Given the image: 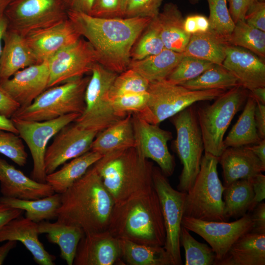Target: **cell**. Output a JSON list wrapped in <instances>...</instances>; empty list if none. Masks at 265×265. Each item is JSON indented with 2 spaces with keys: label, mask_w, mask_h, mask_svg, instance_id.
I'll list each match as a JSON object with an SVG mask.
<instances>
[{
  "label": "cell",
  "mask_w": 265,
  "mask_h": 265,
  "mask_svg": "<svg viewBox=\"0 0 265 265\" xmlns=\"http://www.w3.org/2000/svg\"><path fill=\"white\" fill-rule=\"evenodd\" d=\"M68 17L93 47L98 62L117 74L128 69L132 48L151 21L143 17L98 18L70 10Z\"/></svg>",
  "instance_id": "cell-1"
},
{
  "label": "cell",
  "mask_w": 265,
  "mask_h": 265,
  "mask_svg": "<svg viewBox=\"0 0 265 265\" xmlns=\"http://www.w3.org/2000/svg\"><path fill=\"white\" fill-rule=\"evenodd\" d=\"M60 196L58 221L84 233L107 229L115 203L93 165Z\"/></svg>",
  "instance_id": "cell-2"
},
{
  "label": "cell",
  "mask_w": 265,
  "mask_h": 265,
  "mask_svg": "<svg viewBox=\"0 0 265 265\" xmlns=\"http://www.w3.org/2000/svg\"><path fill=\"white\" fill-rule=\"evenodd\" d=\"M107 230L119 239L163 247L165 229L154 187L147 193L115 205Z\"/></svg>",
  "instance_id": "cell-3"
},
{
  "label": "cell",
  "mask_w": 265,
  "mask_h": 265,
  "mask_svg": "<svg viewBox=\"0 0 265 265\" xmlns=\"http://www.w3.org/2000/svg\"><path fill=\"white\" fill-rule=\"evenodd\" d=\"M93 166L115 205L154 188L153 164L136 147L105 154Z\"/></svg>",
  "instance_id": "cell-4"
},
{
  "label": "cell",
  "mask_w": 265,
  "mask_h": 265,
  "mask_svg": "<svg viewBox=\"0 0 265 265\" xmlns=\"http://www.w3.org/2000/svg\"><path fill=\"white\" fill-rule=\"evenodd\" d=\"M218 157L208 153L202 156L199 172L186 192L184 216L204 221H228L224 212L225 186L218 177Z\"/></svg>",
  "instance_id": "cell-5"
},
{
  "label": "cell",
  "mask_w": 265,
  "mask_h": 265,
  "mask_svg": "<svg viewBox=\"0 0 265 265\" xmlns=\"http://www.w3.org/2000/svg\"><path fill=\"white\" fill-rule=\"evenodd\" d=\"M90 76L77 78L46 89L29 106L20 107L11 117L43 121L84 110V94Z\"/></svg>",
  "instance_id": "cell-6"
},
{
  "label": "cell",
  "mask_w": 265,
  "mask_h": 265,
  "mask_svg": "<svg viewBox=\"0 0 265 265\" xmlns=\"http://www.w3.org/2000/svg\"><path fill=\"white\" fill-rule=\"evenodd\" d=\"M249 90L238 85L224 92L211 105L198 108L197 117L205 153L219 157L225 149L224 136L233 118L247 100Z\"/></svg>",
  "instance_id": "cell-7"
},
{
  "label": "cell",
  "mask_w": 265,
  "mask_h": 265,
  "mask_svg": "<svg viewBox=\"0 0 265 265\" xmlns=\"http://www.w3.org/2000/svg\"><path fill=\"white\" fill-rule=\"evenodd\" d=\"M226 90H192L166 80L150 82L148 100L138 116L147 122L159 125L199 101L215 99Z\"/></svg>",
  "instance_id": "cell-8"
},
{
  "label": "cell",
  "mask_w": 265,
  "mask_h": 265,
  "mask_svg": "<svg viewBox=\"0 0 265 265\" xmlns=\"http://www.w3.org/2000/svg\"><path fill=\"white\" fill-rule=\"evenodd\" d=\"M91 73L84 94V110L74 122L82 128L99 132L122 119L115 114L109 97L110 88L118 74L98 62L93 65Z\"/></svg>",
  "instance_id": "cell-9"
},
{
  "label": "cell",
  "mask_w": 265,
  "mask_h": 265,
  "mask_svg": "<svg viewBox=\"0 0 265 265\" xmlns=\"http://www.w3.org/2000/svg\"><path fill=\"white\" fill-rule=\"evenodd\" d=\"M176 131L175 149L183 165L178 190L187 191L199 172L204 151L196 112L190 106L171 117Z\"/></svg>",
  "instance_id": "cell-10"
},
{
  "label": "cell",
  "mask_w": 265,
  "mask_h": 265,
  "mask_svg": "<svg viewBox=\"0 0 265 265\" xmlns=\"http://www.w3.org/2000/svg\"><path fill=\"white\" fill-rule=\"evenodd\" d=\"M4 16L8 22L7 28L24 36L31 31L68 18L63 0H11Z\"/></svg>",
  "instance_id": "cell-11"
},
{
  "label": "cell",
  "mask_w": 265,
  "mask_h": 265,
  "mask_svg": "<svg viewBox=\"0 0 265 265\" xmlns=\"http://www.w3.org/2000/svg\"><path fill=\"white\" fill-rule=\"evenodd\" d=\"M153 183L159 199L165 229L163 247L171 265H181L180 237L186 192L173 188L159 167L154 166Z\"/></svg>",
  "instance_id": "cell-12"
},
{
  "label": "cell",
  "mask_w": 265,
  "mask_h": 265,
  "mask_svg": "<svg viewBox=\"0 0 265 265\" xmlns=\"http://www.w3.org/2000/svg\"><path fill=\"white\" fill-rule=\"evenodd\" d=\"M81 114L72 113L43 121L22 120L11 117L20 137L28 146L33 160L31 178L46 183L44 158L49 140L63 127L74 122Z\"/></svg>",
  "instance_id": "cell-13"
},
{
  "label": "cell",
  "mask_w": 265,
  "mask_h": 265,
  "mask_svg": "<svg viewBox=\"0 0 265 265\" xmlns=\"http://www.w3.org/2000/svg\"><path fill=\"white\" fill-rule=\"evenodd\" d=\"M182 226L199 235L209 244L216 256L215 265L240 237L251 231L253 223L248 212L231 222L204 221L184 216Z\"/></svg>",
  "instance_id": "cell-14"
},
{
  "label": "cell",
  "mask_w": 265,
  "mask_h": 265,
  "mask_svg": "<svg viewBox=\"0 0 265 265\" xmlns=\"http://www.w3.org/2000/svg\"><path fill=\"white\" fill-rule=\"evenodd\" d=\"M48 60V88L91 73L98 59L91 44L81 36L75 43L60 50Z\"/></svg>",
  "instance_id": "cell-15"
},
{
  "label": "cell",
  "mask_w": 265,
  "mask_h": 265,
  "mask_svg": "<svg viewBox=\"0 0 265 265\" xmlns=\"http://www.w3.org/2000/svg\"><path fill=\"white\" fill-rule=\"evenodd\" d=\"M63 127L47 148L44 158L46 174L56 170L66 161L90 150L97 131L82 128L75 123Z\"/></svg>",
  "instance_id": "cell-16"
},
{
  "label": "cell",
  "mask_w": 265,
  "mask_h": 265,
  "mask_svg": "<svg viewBox=\"0 0 265 265\" xmlns=\"http://www.w3.org/2000/svg\"><path fill=\"white\" fill-rule=\"evenodd\" d=\"M132 114L135 147L144 157L156 162L166 177L171 176L175 166L167 146L172 138L171 132L147 122L135 113Z\"/></svg>",
  "instance_id": "cell-17"
},
{
  "label": "cell",
  "mask_w": 265,
  "mask_h": 265,
  "mask_svg": "<svg viewBox=\"0 0 265 265\" xmlns=\"http://www.w3.org/2000/svg\"><path fill=\"white\" fill-rule=\"evenodd\" d=\"M119 239L108 230L84 233L79 242L75 265H122Z\"/></svg>",
  "instance_id": "cell-18"
},
{
  "label": "cell",
  "mask_w": 265,
  "mask_h": 265,
  "mask_svg": "<svg viewBox=\"0 0 265 265\" xmlns=\"http://www.w3.org/2000/svg\"><path fill=\"white\" fill-rule=\"evenodd\" d=\"M49 76L47 60L17 71L0 82V86L23 107L30 105L48 88Z\"/></svg>",
  "instance_id": "cell-19"
},
{
  "label": "cell",
  "mask_w": 265,
  "mask_h": 265,
  "mask_svg": "<svg viewBox=\"0 0 265 265\" xmlns=\"http://www.w3.org/2000/svg\"><path fill=\"white\" fill-rule=\"evenodd\" d=\"M80 37L68 18L53 26L31 31L25 36L38 63L49 60Z\"/></svg>",
  "instance_id": "cell-20"
},
{
  "label": "cell",
  "mask_w": 265,
  "mask_h": 265,
  "mask_svg": "<svg viewBox=\"0 0 265 265\" xmlns=\"http://www.w3.org/2000/svg\"><path fill=\"white\" fill-rule=\"evenodd\" d=\"M222 65L248 90L265 87V60L251 51L229 45Z\"/></svg>",
  "instance_id": "cell-21"
},
{
  "label": "cell",
  "mask_w": 265,
  "mask_h": 265,
  "mask_svg": "<svg viewBox=\"0 0 265 265\" xmlns=\"http://www.w3.org/2000/svg\"><path fill=\"white\" fill-rule=\"evenodd\" d=\"M0 191L3 197L23 200L38 199L55 193L48 183L29 178L0 158Z\"/></svg>",
  "instance_id": "cell-22"
},
{
  "label": "cell",
  "mask_w": 265,
  "mask_h": 265,
  "mask_svg": "<svg viewBox=\"0 0 265 265\" xmlns=\"http://www.w3.org/2000/svg\"><path fill=\"white\" fill-rule=\"evenodd\" d=\"M38 223L20 216L9 221L0 229V242H21L39 265H54L55 257L44 248L38 238Z\"/></svg>",
  "instance_id": "cell-23"
},
{
  "label": "cell",
  "mask_w": 265,
  "mask_h": 265,
  "mask_svg": "<svg viewBox=\"0 0 265 265\" xmlns=\"http://www.w3.org/2000/svg\"><path fill=\"white\" fill-rule=\"evenodd\" d=\"M218 163L224 186L238 180L249 179L265 170V165L247 146L226 148L218 157Z\"/></svg>",
  "instance_id": "cell-24"
},
{
  "label": "cell",
  "mask_w": 265,
  "mask_h": 265,
  "mask_svg": "<svg viewBox=\"0 0 265 265\" xmlns=\"http://www.w3.org/2000/svg\"><path fill=\"white\" fill-rule=\"evenodd\" d=\"M38 63L25 36L7 28L3 37L0 82L9 79L20 70Z\"/></svg>",
  "instance_id": "cell-25"
},
{
  "label": "cell",
  "mask_w": 265,
  "mask_h": 265,
  "mask_svg": "<svg viewBox=\"0 0 265 265\" xmlns=\"http://www.w3.org/2000/svg\"><path fill=\"white\" fill-rule=\"evenodd\" d=\"M165 49L183 53L190 35L184 28V18L178 6L172 2L164 4L162 10L152 19Z\"/></svg>",
  "instance_id": "cell-26"
},
{
  "label": "cell",
  "mask_w": 265,
  "mask_h": 265,
  "mask_svg": "<svg viewBox=\"0 0 265 265\" xmlns=\"http://www.w3.org/2000/svg\"><path fill=\"white\" fill-rule=\"evenodd\" d=\"M265 234L248 232L240 237L215 265H265Z\"/></svg>",
  "instance_id": "cell-27"
},
{
  "label": "cell",
  "mask_w": 265,
  "mask_h": 265,
  "mask_svg": "<svg viewBox=\"0 0 265 265\" xmlns=\"http://www.w3.org/2000/svg\"><path fill=\"white\" fill-rule=\"evenodd\" d=\"M135 147L132 123V114L124 118L98 132L93 141L90 150L102 155Z\"/></svg>",
  "instance_id": "cell-28"
},
{
  "label": "cell",
  "mask_w": 265,
  "mask_h": 265,
  "mask_svg": "<svg viewBox=\"0 0 265 265\" xmlns=\"http://www.w3.org/2000/svg\"><path fill=\"white\" fill-rule=\"evenodd\" d=\"M40 234H46L48 241L57 244L60 256L68 265H73L79 242L84 234L81 228L57 220L54 222L42 221L38 223Z\"/></svg>",
  "instance_id": "cell-29"
},
{
  "label": "cell",
  "mask_w": 265,
  "mask_h": 265,
  "mask_svg": "<svg viewBox=\"0 0 265 265\" xmlns=\"http://www.w3.org/2000/svg\"><path fill=\"white\" fill-rule=\"evenodd\" d=\"M103 156L90 150L64 163L60 169L47 174L46 182L52 186L55 193L62 194Z\"/></svg>",
  "instance_id": "cell-30"
},
{
  "label": "cell",
  "mask_w": 265,
  "mask_h": 265,
  "mask_svg": "<svg viewBox=\"0 0 265 265\" xmlns=\"http://www.w3.org/2000/svg\"><path fill=\"white\" fill-rule=\"evenodd\" d=\"M184 56L164 49L159 53L138 60H131L128 68L139 74L149 82L166 80Z\"/></svg>",
  "instance_id": "cell-31"
},
{
  "label": "cell",
  "mask_w": 265,
  "mask_h": 265,
  "mask_svg": "<svg viewBox=\"0 0 265 265\" xmlns=\"http://www.w3.org/2000/svg\"><path fill=\"white\" fill-rule=\"evenodd\" d=\"M229 45L226 40L209 29L206 32L191 35L183 53L222 65Z\"/></svg>",
  "instance_id": "cell-32"
},
{
  "label": "cell",
  "mask_w": 265,
  "mask_h": 265,
  "mask_svg": "<svg viewBox=\"0 0 265 265\" xmlns=\"http://www.w3.org/2000/svg\"><path fill=\"white\" fill-rule=\"evenodd\" d=\"M256 104L249 91L243 111L223 140L225 149L254 145L263 139L259 135L254 118Z\"/></svg>",
  "instance_id": "cell-33"
},
{
  "label": "cell",
  "mask_w": 265,
  "mask_h": 265,
  "mask_svg": "<svg viewBox=\"0 0 265 265\" xmlns=\"http://www.w3.org/2000/svg\"><path fill=\"white\" fill-rule=\"evenodd\" d=\"M0 202L13 208L26 211V217L36 223L57 218V211L60 206V194L35 200H23L1 196Z\"/></svg>",
  "instance_id": "cell-34"
},
{
  "label": "cell",
  "mask_w": 265,
  "mask_h": 265,
  "mask_svg": "<svg viewBox=\"0 0 265 265\" xmlns=\"http://www.w3.org/2000/svg\"><path fill=\"white\" fill-rule=\"evenodd\" d=\"M254 197L249 179H240L225 186L222 198L225 217L238 219L247 213Z\"/></svg>",
  "instance_id": "cell-35"
},
{
  "label": "cell",
  "mask_w": 265,
  "mask_h": 265,
  "mask_svg": "<svg viewBox=\"0 0 265 265\" xmlns=\"http://www.w3.org/2000/svg\"><path fill=\"white\" fill-rule=\"evenodd\" d=\"M119 241L121 258L124 264L130 265H171L163 246H148L126 239H119Z\"/></svg>",
  "instance_id": "cell-36"
},
{
  "label": "cell",
  "mask_w": 265,
  "mask_h": 265,
  "mask_svg": "<svg viewBox=\"0 0 265 265\" xmlns=\"http://www.w3.org/2000/svg\"><path fill=\"white\" fill-rule=\"evenodd\" d=\"M181 85L192 90H226L239 85L237 79L222 65L214 64L196 78Z\"/></svg>",
  "instance_id": "cell-37"
},
{
  "label": "cell",
  "mask_w": 265,
  "mask_h": 265,
  "mask_svg": "<svg viewBox=\"0 0 265 265\" xmlns=\"http://www.w3.org/2000/svg\"><path fill=\"white\" fill-rule=\"evenodd\" d=\"M227 41L231 45L251 51L265 60V31L247 24L244 20L235 23Z\"/></svg>",
  "instance_id": "cell-38"
},
{
  "label": "cell",
  "mask_w": 265,
  "mask_h": 265,
  "mask_svg": "<svg viewBox=\"0 0 265 265\" xmlns=\"http://www.w3.org/2000/svg\"><path fill=\"white\" fill-rule=\"evenodd\" d=\"M180 244L185 251V265H214L216 261L212 249L196 240L189 231L182 226Z\"/></svg>",
  "instance_id": "cell-39"
},
{
  "label": "cell",
  "mask_w": 265,
  "mask_h": 265,
  "mask_svg": "<svg viewBox=\"0 0 265 265\" xmlns=\"http://www.w3.org/2000/svg\"><path fill=\"white\" fill-rule=\"evenodd\" d=\"M207 2L210 30L227 41L235 26L228 7L227 0H207Z\"/></svg>",
  "instance_id": "cell-40"
},
{
  "label": "cell",
  "mask_w": 265,
  "mask_h": 265,
  "mask_svg": "<svg viewBox=\"0 0 265 265\" xmlns=\"http://www.w3.org/2000/svg\"><path fill=\"white\" fill-rule=\"evenodd\" d=\"M165 49L158 28L151 21L133 45L131 58L138 60L158 54Z\"/></svg>",
  "instance_id": "cell-41"
},
{
  "label": "cell",
  "mask_w": 265,
  "mask_h": 265,
  "mask_svg": "<svg viewBox=\"0 0 265 265\" xmlns=\"http://www.w3.org/2000/svg\"><path fill=\"white\" fill-rule=\"evenodd\" d=\"M150 82L134 70L128 68L118 74L109 91L110 99L125 94L147 92Z\"/></svg>",
  "instance_id": "cell-42"
},
{
  "label": "cell",
  "mask_w": 265,
  "mask_h": 265,
  "mask_svg": "<svg viewBox=\"0 0 265 265\" xmlns=\"http://www.w3.org/2000/svg\"><path fill=\"white\" fill-rule=\"evenodd\" d=\"M213 65L208 61L184 55L166 80L172 83L181 85L196 78Z\"/></svg>",
  "instance_id": "cell-43"
},
{
  "label": "cell",
  "mask_w": 265,
  "mask_h": 265,
  "mask_svg": "<svg viewBox=\"0 0 265 265\" xmlns=\"http://www.w3.org/2000/svg\"><path fill=\"white\" fill-rule=\"evenodd\" d=\"M0 154L20 166L26 164L28 156L23 140L11 132L0 129Z\"/></svg>",
  "instance_id": "cell-44"
},
{
  "label": "cell",
  "mask_w": 265,
  "mask_h": 265,
  "mask_svg": "<svg viewBox=\"0 0 265 265\" xmlns=\"http://www.w3.org/2000/svg\"><path fill=\"white\" fill-rule=\"evenodd\" d=\"M148 92L132 93L112 99L111 102L116 115L123 118L129 114L138 113L145 107L148 100Z\"/></svg>",
  "instance_id": "cell-45"
},
{
  "label": "cell",
  "mask_w": 265,
  "mask_h": 265,
  "mask_svg": "<svg viewBox=\"0 0 265 265\" xmlns=\"http://www.w3.org/2000/svg\"><path fill=\"white\" fill-rule=\"evenodd\" d=\"M164 0H126L124 18L153 19L159 13Z\"/></svg>",
  "instance_id": "cell-46"
},
{
  "label": "cell",
  "mask_w": 265,
  "mask_h": 265,
  "mask_svg": "<svg viewBox=\"0 0 265 265\" xmlns=\"http://www.w3.org/2000/svg\"><path fill=\"white\" fill-rule=\"evenodd\" d=\"M126 0H94L89 15L98 18H124Z\"/></svg>",
  "instance_id": "cell-47"
},
{
  "label": "cell",
  "mask_w": 265,
  "mask_h": 265,
  "mask_svg": "<svg viewBox=\"0 0 265 265\" xmlns=\"http://www.w3.org/2000/svg\"><path fill=\"white\" fill-rule=\"evenodd\" d=\"M244 20L247 24L265 31V2L254 0L248 9Z\"/></svg>",
  "instance_id": "cell-48"
},
{
  "label": "cell",
  "mask_w": 265,
  "mask_h": 265,
  "mask_svg": "<svg viewBox=\"0 0 265 265\" xmlns=\"http://www.w3.org/2000/svg\"><path fill=\"white\" fill-rule=\"evenodd\" d=\"M184 28L189 35L206 32L210 29L208 18L201 14H192L184 18Z\"/></svg>",
  "instance_id": "cell-49"
},
{
  "label": "cell",
  "mask_w": 265,
  "mask_h": 265,
  "mask_svg": "<svg viewBox=\"0 0 265 265\" xmlns=\"http://www.w3.org/2000/svg\"><path fill=\"white\" fill-rule=\"evenodd\" d=\"M249 180L252 185L254 197L248 212H250L258 204L262 202L265 198V176L261 173Z\"/></svg>",
  "instance_id": "cell-50"
},
{
  "label": "cell",
  "mask_w": 265,
  "mask_h": 265,
  "mask_svg": "<svg viewBox=\"0 0 265 265\" xmlns=\"http://www.w3.org/2000/svg\"><path fill=\"white\" fill-rule=\"evenodd\" d=\"M253 223L250 232L258 234H265V203L258 204L249 212Z\"/></svg>",
  "instance_id": "cell-51"
},
{
  "label": "cell",
  "mask_w": 265,
  "mask_h": 265,
  "mask_svg": "<svg viewBox=\"0 0 265 265\" xmlns=\"http://www.w3.org/2000/svg\"><path fill=\"white\" fill-rule=\"evenodd\" d=\"M254 0H227L231 16L236 23L244 20L248 9Z\"/></svg>",
  "instance_id": "cell-52"
},
{
  "label": "cell",
  "mask_w": 265,
  "mask_h": 265,
  "mask_svg": "<svg viewBox=\"0 0 265 265\" xmlns=\"http://www.w3.org/2000/svg\"><path fill=\"white\" fill-rule=\"evenodd\" d=\"M20 107V105L0 86V114L10 119Z\"/></svg>",
  "instance_id": "cell-53"
},
{
  "label": "cell",
  "mask_w": 265,
  "mask_h": 265,
  "mask_svg": "<svg viewBox=\"0 0 265 265\" xmlns=\"http://www.w3.org/2000/svg\"><path fill=\"white\" fill-rule=\"evenodd\" d=\"M23 212L0 202V229L10 220L21 216Z\"/></svg>",
  "instance_id": "cell-54"
},
{
  "label": "cell",
  "mask_w": 265,
  "mask_h": 265,
  "mask_svg": "<svg viewBox=\"0 0 265 265\" xmlns=\"http://www.w3.org/2000/svg\"><path fill=\"white\" fill-rule=\"evenodd\" d=\"M68 10L90 14L94 0H63Z\"/></svg>",
  "instance_id": "cell-55"
},
{
  "label": "cell",
  "mask_w": 265,
  "mask_h": 265,
  "mask_svg": "<svg viewBox=\"0 0 265 265\" xmlns=\"http://www.w3.org/2000/svg\"><path fill=\"white\" fill-rule=\"evenodd\" d=\"M254 111V118L259 136L265 138V105L258 101Z\"/></svg>",
  "instance_id": "cell-56"
},
{
  "label": "cell",
  "mask_w": 265,
  "mask_h": 265,
  "mask_svg": "<svg viewBox=\"0 0 265 265\" xmlns=\"http://www.w3.org/2000/svg\"><path fill=\"white\" fill-rule=\"evenodd\" d=\"M247 147L265 165V139H261L259 143Z\"/></svg>",
  "instance_id": "cell-57"
},
{
  "label": "cell",
  "mask_w": 265,
  "mask_h": 265,
  "mask_svg": "<svg viewBox=\"0 0 265 265\" xmlns=\"http://www.w3.org/2000/svg\"><path fill=\"white\" fill-rule=\"evenodd\" d=\"M16 240H7L6 242L0 246V265L3 264L9 252L17 245Z\"/></svg>",
  "instance_id": "cell-58"
},
{
  "label": "cell",
  "mask_w": 265,
  "mask_h": 265,
  "mask_svg": "<svg viewBox=\"0 0 265 265\" xmlns=\"http://www.w3.org/2000/svg\"><path fill=\"white\" fill-rule=\"evenodd\" d=\"M0 129L8 131L18 134L17 129L11 119L7 118L0 114Z\"/></svg>",
  "instance_id": "cell-59"
},
{
  "label": "cell",
  "mask_w": 265,
  "mask_h": 265,
  "mask_svg": "<svg viewBox=\"0 0 265 265\" xmlns=\"http://www.w3.org/2000/svg\"><path fill=\"white\" fill-rule=\"evenodd\" d=\"M255 100L265 105V87H258L249 91Z\"/></svg>",
  "instance_id": "cell-60"
},
{
  "label": "cell",
  "mask_w": 265,
  "mask_h": 265,
  "mask_svg": "<svg viewBox=\"0 0 265 265\" xmlns=\"http://www.w3.org/2000/svg\"><path fill=\"white\" fill-rule=\"evenodd\" d=\"M8 28L7 21L3 15L0 17V59L3 47V37Z\"/></svg>",
  "instance_id": "cell-61"
},
{
  "label": "cell",
  "mask_w": 265,
  "mask_h": 265,
  "mask_svg": "<svg viewBox=\"0 0 265 265\" xmlns=\"http://www.w3.org/2000/svg\"><path fill=\"white\" fill-rule=\"evenodd\" d=\"M11 0H0V17L4 15L5 11Z\"/></svg>",
  "instance_id": "cell-62"
},
{
  "label": "cell",
  "mask_w": 265,
  "mask_h": 265,
  "mask_svg": "<svg viewBox=\"0 0 265 265\" xmlns=\"http://www.w3.org/2000/svg\"><path fill=\"white\" fill-rule=\"evenodd\" d=\"M190 3L194 4L198 3L201 0H188Z\"/></svg>",
  "instance_id": "cell-63"
},
{
  "label": "cell",
  "mask_w": 265,
  "mask_h": 265,
  "mask_svg": "<svg viewBox=\"0 0 265 265\" xmlns=\"http://www.w3.org/2000/svg\"><path fill=\"white\" fill-rule=\"evenodd\" d=\"M258 0L259 1H261V2H265V0Z\"/></svg>",
  "instance_id": "cell-64"
}]
</instances>
